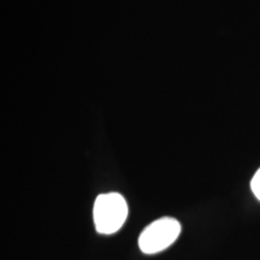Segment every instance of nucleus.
Instances as JSON below:
<instances>
[{"instance_id":"1","label":"nucleus","mask_w":260,"mask_h":260,"mask_svg":"<svg viewBox=\"0 0 260 260\" xmlns=\"http://www.w3.org/2000/svg\"><path fill=\"white\" fill-rule=\"evenodd\" d=\"M93 217L96 232L103 235H111L125 223L128 204L118 193L100 194L94 203Z\"/></svg>"},{"instance_id":"3","label":"nucleus","mask_w":260,"mask_h":260,"mask_svg":"<svg viewBox=\"0 0 260 260\" xmlns=\"http://www.w3.org/2000/svg\"><path fill=\"white\" fill-rule=\"evenodd\" d=\"M251 188H252L253 194H254L256 199L260 201V169L255 172L254 176L252 178Z\"/></svg>"},{"instance_id":"2","label":"nucleus","mask_w":260,"mask_h":260,"mask_svg":"<svg viewBox=\"0 0 260 260\" xmlns=\"http://www.w3.org/2000/svg\"><path fill=\"white\" fill-rule=\"evenodd\" d=\"M181 234V224L171 217L152 222L139 236V247L145 254H157L170 247Z\"/></svg>"}]
</instances>
